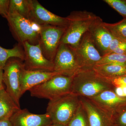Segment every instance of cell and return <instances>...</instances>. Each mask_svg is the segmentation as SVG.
<instances>
[{
	"label": "cell",
	"instance_id": "cell-1",
	"mask_svg": "<svg viewBox=\"0 0 126 126\" xmlns=\"http://www.w3.org/2000/svg\"><path fill=\"white\" fill-rule=\"evenodd\" d=\"M114 88L93 69L80 70L73 78L71 92L79 96L89 98L106 90H113Z\"/></svg>",
	"mask_w": 126,
	"mask_h": 126
},
{
	"label": "cell",
	"instance_id": "cell-34",
	"mask_svg": "<svg viewBox=\"0 0 126 126\" xmlns=\"http://www.w3.org/2000/svg\"></svg>",
	"mask_w": 126,
	"mask_h": 126
},
{
	"label": "cell",
	"instance_id": "cell-13",
	"mask_svg": "<svg viewBox=\"0 0 126 126\" xmlns=\"http://www.w3.org/2000/svg\"><path fill=\"white\" fill-rule=\"evenodd\" d=\"M12 126H49L52 124L47 113L36 114L27 109H20L10 118Z\"/></svg>",
	"mask_w": 126,
	"mask_h": 126
},
{
	"label": "cell",
	"instance_id": "cell-20",
	"mask_svg": "<svg viewBox=\"0 0 126 126\" xmlns=\"http://www.w3.org/2000/svg\"><path fill=\"white\" fill-rule=\"evenodd\" d=\"M30 10V0H9V14L16 13L29 19Z\"/></svg>",
	"mask_w": 126,
	"mask_h": 126
},
{
	"label": "cell",
	"instance_id": "cell-27",
	"mask_svg": "<svg viewBox=\"0 0 126 126\" xmlns=\"http://www.w3.org/2000/svg\"><path fill=\"white\" fill-rule=\"evenodd\" d=\"M9 0H0V15L5 18L9 14Z\"/></svg>",
	"mask_w": 126,
	"mask_h": 126
},
{
	"label": "cell",
	"instance_id": "cell-17",
	"mask_svg": "<svg viewBox=\"0 0 126 126\" xmlns=\"http://www.w3.org/2000/svg\"><path fill=\"white\" fill-rule=\"evenodd\" d=\"M20 109L4 89L0 90V121L10 119Z\"/></svg>",
	"mask_w": 126,
	"mask_h": 126
},
{
	"label": "cell",
	"instance_id": "cell-11",
	"mask_svg": "<svg viewBox=\"0 0 126 126\" xmlns=\"http://www.w3.org/2000/svg\"><path fill=\"white\" fill-rule=\"evenodd\" d=\"M29 19L40 26L51 25L67 27V18L55 15L43 6L37 0H30Z\"/></svg>",
	"mask_w": 126,
	"mask_h": 126
},
{
	"label": "cell",
	"instance_id": "cell-2",
	"mask_svg": "<svg viewBox=\"0 0 126 126\" xmlns=\"http://www.w3.org/2000/svg\"><path fill=\"white\" fill-rule=\"evenodd\" d=\"M98 16L86 10L72 12L67 17L68 25L60 44L67 45L73 48L76 47Z\"/></svg>",
	"mask_w": 126,
	"mask_h": 126
},
{
	"label": "cell",
	"instance_id": "cell-19",
	"mask_svg": "<svg viewBox=\"0 0 126 126\" xmlns=\"http://www.w3.org/2000/svg\"><path fill=\"white\" fill-rule=\"evenodd\" d=\"M17 58L24 61V52L22 45L18 44L11 49H6L0 46V68L3 70L9 59Z\"/></svg>",
	"mask_w": 126,
	"mask_h": 126
},
{
	"label": "cell",
	"instance_id": "cell-7",
	"mask_svg": "<svg viewBox=\"0 0 126 126\" xmlns=\"http://www.w3.org/2000/svg\"><path fill=\"white\" fill-rule=\"evenodd\" d=\"M94 45L90 33L88 31L84 34L76 47H71L81 70L93 69L101 60L102 55H101Z\"/></svg>",
	"mask_w": 126,
	"mask_h": 126
},
{
	"label": "cell",
	"instance_id": "cell-30",
	"mask_svg": "<svg viewBox=\"0 0 126 126\" xmlns=\"http://www.w3.org/2000/svg\"><path fill=\"white\" fill-rule=\"evenodd\" d=\"M0 126H12V125L10 119H8L0 121Z\"/></svg>",
	"mask_w": 126,
	"mask_h": 126
},
{
	"label": "cell",
	"instance_id": "cell-4",
	"mask_svg": "<svg viewBox=\"0 0 126 126\" xmlns=\"http://www.w3.org/2000/svg\"><path fill=\"white\" fill-rule=\"evenodd\" d=\"M5 19L18 44L21 45L25 42L33 45L39 44L41 26L16 13L8 14Z\"/></svg>",
	"mask_w": 126,
	"mask_h": 126
},
{
	"label": "cell",
	"instance_id": "cell-8",
	"mask_svg": "<svg viewBox=\"0 0 126 126\" xmlns=\"http://www.w3.org/2000/svg\"><path fill=\"white\" fill-rule=\"evenodd\" d=\"M39 43L45 57L54 63L60 41L66 27L51 25L41 26Z\"/></svg>",
	"mask_w": 126,
	"mask_h": 126
},
{
	"label": "cell",
	"instance_id": "cell-6",
	"mask_svg": "<svg viewBox=\"0 0 126 126\" xmlns=\"http://www.w3.org/2000/svg\"><path fill=\"white\" fill-rule=\"evenodd\" d=\"M24 68L23 60L13 58L9 59L3 69V81L6 86V90L20 108L21 75Z\"/></svg>",
	"mask_w": 126,
	"mask_h": 126
},
{
	"label": "cell",
	"instance_id": "cell-21",
	"mask_svg": "<svg viewBox=\"0 0 126 126\" xmlns=\"http://www.w3.org/2000/svg\"><path fill=\"white\" fill-rule=\"evenodd\" d=\"M103 25L113 37L126 42V19L113 24L103 22Z\"/></svg>",
	"mask_w": 126,
	"mask_h": 126
},
{
	"label": "cell",
	"instance_id": "cell-12",
	"mask_svg": "<svg viewBox=\"0 0 126 126\" xmlns=\"http://www.w3.org/2000/svg\"><path fill=\"white\" fill-rule=\"evenodd\" d=\"M88 99L111 118L126 106V97L118 96L113 90H106Z\"/></svg>",
	"mask_w": 126,
	"mask_h": 126
},
{
	"label": "cell",
	"instance_id": "cell-24",
	"mask_svg": "<svg viewBox=\"0 0 126 126\" xmlns=\"http://www.w3.org/2000/svg\"><path fill=\"white\" fill-rule=\"evenodd\" d=\"M103 1L126 19V0H104Z\"/></svg>",
	"mask_w": 126,
	"mask_h": 126
},
{
	"label": "cell",
	"instance_id": "cell-15",
	"mask_svg": "<svg viewBox=\"0 0 126 126\" xmlns=\"http://www.w3.org/2000/svg\"><path fill=\"white\" fill-rule=\"evenodd\" d=\"M61 75L57 72L29 70L24 68L21 75V95L34 86L43 83L55 76Z\"/></svg>",
	"mask_w": 126,
	"mask_h": 126
},
{
	"label": "cell",
	"instance_id": "cell-16",
	"mask_svg": "<svg viewBox=\"0 0 126 126\" xmlns=\"http://www.w3.org/2000/svg\"><path fill=\"white\" fill-rule=\"evenodd\" d=\"M88 31L94 45L103 54L102 55L106 54L113 36L104 25L101 18L98 16Z\"/></svg>",
	"mask_w": 126,
	"mask_h": 126
},
{
	"label": "cell",
	"instance_id": "cell-9",
	"mask_svg": "<svg viewBox=\"0 0 126 126\" xmlns=\"http://www.w3.org/2000/svg\"><path fill=\"white\" fill-rule=\"evenodd\" d=\"M25 58L24 68L29 70H40L45 72H54V63L44 56L39 43L36 45L25 42L22 45Z\"/></svg>",
	"mask_w": 126,
	"mask_h": 126
},
{
	"label": "cell",
	"instance_id": "cell-26",
	"mask_svg": "<svg viewBox=\"0 0 126 126\" xmlns=\"http://www.w3.org/2000/svg\"><path fill=\"white\" fill-rule=\"evenodd\" d=\"M114 88L126 86V75L112 79H106Z\"/></svg>",
	"mask_w": 126,
	"mask_h": 126
},
{
	"label": "cell",
	"instance_id": "cell-31",
	"mask_svg": "<svg viewBox=\"0 0 126 126\" xmlns=\"http://www.w3.org/2000/svg\"><path fill=\"white\" fill-rule=\"evenodd\" d=\"M3 70L0 68V90L4 89L3 84Z\"/></svg>",
	"mask_w": 126,
	"mask_h": 126
},
{
	"label": "cell",
	"instance_id": "cell-29",
	"mask_svg": "<svg viewBox=\"0 0 126 126\" xmlns=\"http://www.w3.org/2000/svg\"><path fill=\"white\" fill-rule=\"evenodd\" d=\"M112 53L118 54L126 55V43L123 42Z\"/></svg>",
	"mask_w": 126,
	"mask_h": 126
},
{
	"label": "cell",
	"instance_id": "cell-18",
	"mask_svg": "<svg viewBox=\"0 0 126 126\" xmlns=\"http://www.w3.org/2000/svg\"><path fill=\"white\" fill-rule=\"evenodd\" d=\"M93 69L99 76L105 79L114 78L126 75V65L104 64H97Z\"/></svg>",
	"mask_w": 126,
	"mask_h": 126
},
{
	"label": "cell",
	"instance_id": "cell-22",
	"mask_svg": "<svg viewBox=\"0 0 126 126\" xmlns=\"http://www.w3.org/2000/svg\"><path fill=\"white\" fill-rule=\"evenodd\" d=\"M68 126H89L87 113L81 104Z\"/></svg>",
	"mask_w": 126,
	"mask_h": 126
},
{
	"label": "cell",
	"instance_id": "cell-28",
	"mask_svg": "<svg viewBox=\"0 0 126 126\" xmlns=\"http://www.w3.org/2000/svg\"><path fill=\"white\" fill-rule=\"evenodd\" d=\"M123 42V41H122L119 39L113 37L109 47L108 50L106 54L104 55L112 53L113 51L115 50Z\"/></svg>",
	"mask_w": 126,
	"mask_h": 126
},
{
	"label": "cell",
	"instance_id": "cell-14",
	"mask_svg": "<svg viewBox=\"0 0 126 126\" xmlns=\"http://www.w3.org/2000/svg\"><path fill=\"white\" fill-rule=\"evenodd\" d=\"M79 98L87 113L89 126H113L111 118L90 99L82 97Z\"/></svg>",
	"mask_w": 126,
	"mask_h": 126
},
{
	"label": "cell",
	"instance_id": "cell-5",
	"mask_svg": "<svg viewBox=\"0 0 126 126\" xmlns=\"http://www.w3.org/2000/svg\"><path fill=\"white\" fill-rule=\"evenodd\" d=\"M73 77L61 75H56L34 86L29 91L32 96L52 101L71 92Z\"/></svg>",
	"mask_w": 126,
	"mask_h": 126
},
{
	"label": "cell",
	"instance_id": "cell-3",
	"mask_svg": "<svg viewBox=\"0 0 126 126\" xmlns=\"http://www.w3.org/2000/svg\"><path fill=\"white\" fill-rule=\"evenodd\" d=\"M80 104L79 97L70 92L49 101L46 113L52 124L68 126Z\"/></svg>",
	"mask_w": 126,
	"mask_h": 126
},
{
	"label": "cell",
	"instance_id": "cell-32",
	"mask_svg": "<svg viewBox=\"0 0 126 126\" xmlns=\"http://www.w3.org/2000/svg\"><path fill=\"white\" fill-rule=\"evenodd\" d=\"M123 93V97H126V86H121Z\"/></svg>",
	"mask_w": 126,
	"mask_h": 126
},
{
	"label": "cell",
	"instance_id": "cell-33",
	"mask_svg": "<svg viewBox=\"0 0 126 126\" xmlns=\"http://www.w3.org/2000/svg\"><path fill=\"white\" fill-rule=\"evenodd\" d=\"M63 126V125H60V124H51V125H50V126Z\"/></svg>",
	"mask_w": 126,
	"mask_h": 126
},
{
	"label": "cell",
	"instance_id": "cell-10",
	"mask_svg": "<svg viewBox=\"0 0 126 126\" xmlns=\"http://www.w3.org/2000/svg\"><path fill=\"white\" fill-rule=\"evenodd\" d=\"M54 72L73 77L81 70L73 50L67 45L60 44L54 60Z\"/></svg>",
	"mask_w": 126,
	"mask_h": 126
},
{
	"label": "cell",
	"instance_id": "cell-25",
	"mask_svg": "<svg viewBox=\"0 0 126 126\" xmlns=\"http://www.w3.org/2000/svg\"><path fill=\"white\" fill-rule=\"evenodd\" d=\"M113 126H126V106L111 118Z\"/></svg>",
	"mask_w": 126,
	"mask_h": 126
},
{
	"label": "cell",
	"instance_id": "cell-23",
	"mask_svg": "<svg viewBox=\"0 0 126 126\" xmlns=\"http://www.w3.org/2000/svg\"><path fill=\"white\" fill-rule=\"evenodd\" d=\"M109 63L126 65V55L111 53L102 55L101 60L97 65Z\"/></svg>",
	"mask_w": 126,
	"mask_h": 126
}]
</instances>
